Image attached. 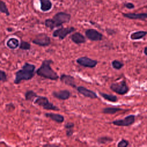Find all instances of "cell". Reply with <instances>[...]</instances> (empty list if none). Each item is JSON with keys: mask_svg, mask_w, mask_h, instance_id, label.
I'll list each match as a JSON object with an SVG mask.
<instances>
[{"mask_svg": "<svg viewBox=\"0 0 147 147\" xmlns=\"http://www.w3.org/2000/svg\"><path fill=\"white\" fill-rule=\"evenodd\" d=\"M112 141H113V139L111 138L106 137V136L101 137L98 139V143L101 144H107L109 142H111Z\"/></svg>", "mask_w": 147, "mask_h": 147, "instance_id": "26", "label": "cell"}, {"mask_svg": "<svg viewBox=\"0 0 147 147\" xmlns=\"http://www.w3.org/2000/svg\"><path fill=\"white\" fill-rule=\"evenodd\" d=\"M71 39L74 43L76 44L85 43L86 41V39L85 37L79 32L74 33L71 36Z\"/></svg>", "mask_w": 147, "mask_h": 147, "instance_id": "15", "label": "cell"}, {"mask_svg": "<svg viewBox=\"0 0 147 147\" xmlns=\"http://www.w3.org/2000/svg\"><path fill=\"white\" fill-rule=\"evenodd\" d=\"M0 11L2 13L5 14L7 16L10 15V13L6 6V5L3 1H1L0 2Z\"/></svg>", "mask_w": 147, "mask_h": 147, "instance_id": "23", "label": "cell"}, {"mask_svg": "<svg viewBox=\"0 0 147 147\" xmlns=\"http://www.w3.org/2000/svg\"><path fill=\"white\" fill-rule=\"evenodd\" d=\"M76 89L79 93L83 95L85 97L89 98L90 99L98 98V96L94 91L90 90L89 89H87L84 86H78L77 87Z\"/></svg>", "mask_w": 147, "mask_h": 147, "instance_id": "11", "label": "cell"}, {"mask_svg": "<svg viewBox=\"0 0 147 147\" xmlns=\"http://www.w3.org/2000/svg\"><path fill=\"white\" fill-rule=\"evenodd\" d=\"M111 65H112V67H113V68L117 69V70L121 69L123 67V64L122 62H121L120 61H118L117 60H113L111 63Z\"/></svg>", "mask_w": 147, "mask_h": 147, "instance_id": "25", "label": "cell"}, {"mask_svg": "<svg viewBox=\"0 0 147 147\" xmlns=\"http://www.w3.org/2000/svg\"><path fill=\"white\" fill-rule=\"evenodd\" d=\"M19 48H20V49L24 50V51H28L30 49L31 45L29 42L22 40V41H21Z\"/></svg>", "mask_w": 147, "mask_h": 147, "instance_id": "24", "label": "cell"}, {"mask_svg": "<svg viewBox=\"0 0 147 147\" xmlns=\"http://www.w3.org/2000/svg\"><path fill=\"white\" fill-rule=\"evenodd\" d=\"M122 109L118 108V107H105L103 108L102 110V113L106 114H114L122 110Z\"/></svg>", "mask_w": 147, "mask_h": 147, "instance_id": "19", "label": "cell"}, {"mask_svg": "<svg viewBox=\"0 0 147 147\" xmlns=\"http://www.w3.org/2000/svg\"><path fill=\"white\" fill-rule=\"evenodd\" d=\"M75 30V29L74 27H61L53 32V36L54 37H58L60 40H63L66 37L67 35L72 33Z\"/></svg>", "mask_w": 147, "mask_h": 147, "instance_id": "8", "label": "cell"}, {"mask_svg": "<svg viewBox=\"0 0 147 147\" xmlns=\"http://www.w3.org/2000/svg\"><path fill=\"white\" fill-rule=\"evenodd\" d=\"M99 95L105 100H107L108 101L110 102H116L118 100V98L117 97L114 95H112V94H106L102 92H99Z\"/></svg>", "mask_w": 147, "mask_h": 147, "instance_id": "20", "label": "cell"}, {"mask_svg": "<svg viewBox=\"0 0 147 147\" xmlns=\"http://www.w3.org/2000/svg\"><path fill=\"white\" fill-rule=\"evenodd\" d=\"M34 103L37 105L44 109L48 110H54V111H59V109L55 106L52 103L50 102L48 99L43 96H38L34 101Z\"/></svg>", "mask_w": 147, "mask_h": 147, "instance_id": "4", "label": "cell"}, {"mask_svg": "<svg viewBox=\"0 0 147 147\" xmlns=\"http://www.w3.org/2000/svg\"><path fill=\"white\" fill-rule=\"evenodd\" d=\"M52 95L58 99L65 100L69 98L71 96V92L67 90H62L59 91H53L52 92Z\"/></svg>", "mask_w": 147, "mask_h": 147, "instance_id": "13", "label": "cell"}, {"mask_svg": "<svg viewBox=\"0 0 147 147\" xmlns=\"http://www.w3.org/2000/svg\"><path fill=\"white\" fill-rule=\"evenodd\" d=\"M73 129H68L66 130V135L67 137H71L73 134Z\"/></svg>", "mask_w": 147, "mask_h": 147, "instance_id": "31", "label": "cell"}, {"mask_svg": "<svg viewBox=\"0 0 147 147\" xmlns=\"http://www.w3.org/2000/svg\"><path fill=\"white\" fill-rule=\"evenodd\" d=\"M135 121V115H129L123 119H117L112 122V123L118 126H129L131 125Z\"/></svg>", "mask_w": 147, "mask_h": 147, "instance_id": "9", "label": "cell"}, {"mask_svg": "<svg viewBox=\"0 0 147 147\" xmlns=\"http://www.w3.org/2000/svg\"><path fill=\"white\" fill-rule=\"evenodd\" d=\"M32 42L34 44L40 47H47L51 44V38L45 33H40L32 40Z\"/></svg>", "mask_w": 147, "mask_h": 147, "instance_id": "6", "label": "cell"}, {"mask_svg": "<svg viewBox=\"0 0 147 147\" xmlns=\"http://www.w3.org/2000/svg\"><path fill=\"white\" fill-rule=\"evenodd\" d=\"M71 20V15L65 12H59L56 13L52 18L47 19L45 21V25L51 29H53L61 26L63 24L69 22Z\"/></svg>", "mask_w": 147, "mask_h": 147, "instance_id": "3", "label": "cell"}, {"mask_svg": "<svg viewBox=\"0 0 147 147\" xmlns=\"http://www.w3.org/2000/svg\"><path fill=\"white\" fill-rule=\"evenodd\" d=\"M76 63L84 67L93 68L95 67L98 64V61L92 59H91L87 56H82L76 59Z\"/></svg>", "mask_w": 147, "mask_h": 147, "instance_id": "7", "label": "cell"}, {"mask_svg": "<svg viewBox=\"0 0 147 147\" xmlns=\"http://www.w3.org/2000/svg\"><path fill=\"white\" fill-rule=\"evenodd\" d=\"M74 127V123H72V122H67L64 125V127L66 129H72Z\"/></svg>", "mask_w": 147, "mask_h": 147, "instance_id": "30", "label": "cell"}, {"mask_svg": "<svg viewBox=\"0 0 147 147\" xmlns=\"http://www.w3.org/2000/svg\"><path fill=\"white\" fill-rule=\"evenodd\" d=\"M124 6L125 7L129 9H132L134 8V5L131 2H127V3H125L124 4Z\"/></svg>", "mask_w": 147, "mask_h": 147, "instance_id": "29", "label": "cell"}, {"mask_svg": "<svg viewBox=\"0 0 147 147\" xmlns=\"http://www.w3.org/2000/svg\"><path fill=\"white\" fill-rule=\"evenodd\" d=\"M36 66L29 63H25L22 67L15 73L14 83L20 84L22 81L32 79L35 75Z\"/></svg>", "mask_w": 147, "mask_h": 147, "instance_id": "1", "label": "cell"}, {"mask_svg": "<svg viewBox=\"0 0 147 147\" xmlns=\"http://www.w3.org/2000/svg\"><path fill=\"white\" fill-rule=\"evenodd\" d=\"M85 35L88 40L93 41H100L103 38V34L94 29H88L86 30Z\"/></svg>", "mask_w": 147, "mask_h": 147, "instance_id": "10", "label": "cell"}, {"mask_svg": "<svg viewBox=\"0 0 147 147\" xmlns=\"http://www.w3.org/2000/svg\"><path fill=\"white\" fill-rule=\"evenodd\" d=\"M0 80L2 83H5L7 80V75L6 72L2 70H1L0 71Z\"/></svg>", "mask_w": 147, "mask_h": 147, "instance_id": "27", "label": "cell"}, {"mask_svg": "<svg viewBox=\"0 0 147 147\" xmlns=\"http://www.w3.org/2000/svg\"><path fill=\"white\" fill-rule=\"evenodd\" d=\"M60 80L62 83L68 86H70L72 88H77L75 78L71 75H66L64 74H61L60 76Z\"/></svg>", "mask_w": 147, "mask_h": 147, "instance_id": "12", "label": "cell"}, {"mask_svg": "<svg viewBox=\"0 0 147 147\" xmlns=\"http://www.w3.org/2000/svg\"><path fill=\"white\" fill-rule=\"evenodd\" d=\"M129 145V142L124 139L121 140L117 144L118 147H126Z\"/></svg>", "mask_w": 147, "mask_h": 147, "instance_id": "28", "label": "cell"}, {"mask_svg": "<svg viewBox=\"0 0 147 147\" xmlns=\"http://www.w3.org/2000/svg\"><path fill=\"white\" fill-rule=\"evenodd\" d=\"M41 6L40 9L42 11H48L52 7V3L50 0H40Z\"/></svg>", "mask_w": 147, "mask_h": 147, "instance_id": "18", "label": "cell"}, {"mask_svg": "<svg viewBox=\"0 0 147 147\" xmlns=\"http://www.w3.org/2000/svg\"><path fill=\"white\" fill-rule=\"evenodd\" d=\"M19 40L15 37H11L6 41V46L11 49H16L20 47Z\"/></svg>", "mask_w": 147, "mask_h": 147, "instance_id": "17", "label": "cell"}, {"mask_svg": "<svg viewBox=\"0 0 147 147\" xmlns=\"http://www.w3.org/2000/svg\"><path fill=\"white\" fill-rule=\"evenodd\" d=\"M52 63H53V61L51 59L43 60L40 67L36 71L37 75L51 80H56L60 78L57 74L52 68L51 66Z\"/></svg>", "mask_w": 147, "mask_h": 147, "instance_id": "2", "label": "cell"}, {"mask_svg": "<svg viewBox=\"0 0 147 147\" xmlns=\"http://www.w3.org/2000/svg\"><path fill=\"white\" fill-rule=\"evenodd\" d=\"M123 16L131 20H145L147 19L146 13H123Z\"/></svg>", "mask_w": 147, "mask_h": 147, "instance_id": "14", "label": "cell"}, {"mask_svg": "<svg viewBox=\"0 0 147 147\" xmlns=\"http://www.w3.org/2000/svg\"><path fill=\"white\" fill-rule=\"evenodd\" d=\"M45 116L59 123H63L64 121V116L59 114H56L53 113H47L45 114Z\"/></svg>", "mask_w": 147, "mask_h": 147, "instance_id": "16", "label": "cell"}, {"mask_svg": "<svg viewBox=\"0 0 147 147\" xmlns=\"http://www.w3.org/2000/svg\"><path fill=\"white\" fill-rule=\"evenodd\" d=\"M38 96L37 94L32 90L27 91L25 94V98L26 100L33 101L35 98H37Z\"/></svg>", "mask_w": 147, "mask_h": 147, "instance_id": "22", "label": "cell"}, {"mask_svg": "<svg viewBox=\"0 0 147 147\" xmlns=\"http://www.w3.org/2000/svg\"><path fill=\"white\" fill-rule=\"evenodd\" d=\"M147 34L146 31H137L132 33L130 34V38L131 40H139L142 38Z\"/></svg>", "mask_w": 147, "mask_h": 147, "instance_id": "21", "label": "cell"}, {"mask_svg": "<svg viewBox=\"0 0 147 147\" xmlns=\"http://www.w3.org/2000/svg\"><path fill=\"white\" fill-rule=\"evenodd\" d=\"M144 53H145V54L147 56V47H146L145 48V49H144Z\"/></svg>", "mask_w": 147, "mask_h": 147, "instance_id": "32", "label": "cell"}, {"mask_svg": "<svg viewBox=\"0 0 147 147\" xmlns=\"http://www.w3.org/2000/svg\"><path fill=\"white\" fill-rule=\"evenodd\" d=\"M110 88L119 95H124L129 90V88L125 80L112 83L110 86Z\"/></svg>", "mask_w": 147, "mask_h": 147, "instance_id": "5", "label": "cell"}]
</instances>
